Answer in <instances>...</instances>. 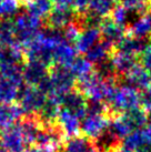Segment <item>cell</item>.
Listing matches in <instances>:
<instances>
[{
	"instance_id": "1",
	"label": "cell",
	"mask_w": 151,
	"mask_h": 152,
	"mask_svg": "<svg viewBox=\"0 0 151 152\" xmlns=\"http://www.w3.org/2000/svg\"><path fill=\"white\" fill-rule=\"evenodd\" d=\"M65 40L63 31L54 28L40 30L38 34L25 47V56L28 60H36L49 67L54 64L56 47Z\"/></svg>"
},
{
	"instance_id": "2",
	"label": "cell",
	"mask_w": 151,
	"mask_h": 152,
	"mask_svg": "<svg viewBox=\"0 0 151 152\" xmlns=\"http://www.w3.org/2000/svg\"><path fill=\"white\" fill-rule=\"evenodd\" d=\"M78 90L86 96L88 100L109 102L117 88L114 80H106L96 71L78 80Z\"/></svg>"
},
{
	"instance_id": "3",
	"label": "cell",
	"mask_w": 151,
	"mask_h": 152,
	"mask_svg": "<svg viewBox=\"0 0 151 152\" xmlns=\"http://www.w3.org/2000/svg\"><path fill=\"white\" fill-rule=\"evenodd\" d=\"M110 110L116 114H122L141 106L139 90L128 85L117 87L109 100Z\"/></svg>"
},
{
	"instance_id": "4",
	"label": "cell",
	"mask_w": 151,
	"mask_h": 152,
	"mask_svg": "<svg viewBox=\"0 0 151 152\" xmlns=\"http://www.w3.org/2000/svg\"><path fill=\"white\" fill-rule=\"evenodd\" d=\"M17 42L26 47L38 34L41 28V19L34 17L29 12L19 13L12 21Z\"/></svg>"
},
{
	"instance_id": "5",
	"label": "cell",
	"mask_w": 151,
	"mask_h": 152,
	"mask_svg": "<svg viewBox=\"0 0 151 152\" xmlns=\"http://www.w3.org/2000/svg\"><path fill=\"white\" fill-rule=\"evenodd\" d=\"M47 98L37 87H22L19 94V106L26 115H34L40 111Z\"/></svg>"
},
{
	"instance_id": "6",
	"label": "cell",
	"mask_w": 151,
	"mask_h": 152,
	"mask_svg": "<svg viewBox=\"0 0 151 152\" xmlns=\"http://www.w3.org/2000/svg\"><path fill=\"white\" fill-rule=\"evenodd\" d=\"M57 97L61 108L73 112L80 120H82L88 114V99L79 90L72 89L71 91Z\"/></svg>"
},
{
	"instance_id": "7",
	"label": "cell",
	"mask_w": 151,
	"mask_h": 152,
	"mask_svg": "<svg viewBox=\"0 0 151 152\" xmlns=\"http://www.w3.org/2000/svg\"><path fill=\"white\" fill-rule=\"evenodd\" d=\"M109 124L110 120L106 114H87L81 121L80 131L89 139L97 140L108 131Z\"/></svg>"
},
{
	"instance_id": "8",
	"label": "cell",
	"mask_w": 151,
	"mask_h": 152,
	"mask_svg": "<svg viewBox=\"0 0 151 152\" xmlns=\"http://www.w3.org/2000/svg\"><path fill=\"white\" fill-rule=\"evenodd\" d=\"M49 79L54 87V96H61L69 92L76 85V77L68 68L55 66L49 72Z\"/></svg>"
},
{
	"instance_id": "9",
	"label": "cell",
	"mask_w": 151,
	"mask_h": 152,
	"mask_svg": "<svg viewBox=\"0 0 151 152\" xmlns=\"http://www.w3.org/2000/svg\"><path fill=\"white\" fill-rule=\"evenodd\" d=\"M0 141L8 152H22L27 145L19 124H13L1 130Z\"/></svg>"
},
{
	"instance_id": "10",
	"label": "cell",
	"mask_w": 151,
	"mask_h": 152,
	"mask_svg": "<svg viewBox=\"0 0 151 152\" xmlns=\"http://www.w3.org/2000/svg\"><path fill=\"white\" fill-rule=\"evenodd\" d=\"M48 76V67L42 62L36 60H28V62L22 66L23 81L30 87H38Z\"/></svg>"
},
{
	"instance_id": "11",
	"label": "cell",
	"mask_w": 151,
	"mask_h": 152,
	"mask_svg": "<svg viewBox=\"0 0 151 152\" xmlns=\"http://www.w3.org/2000/svg\"><path fill=\"white\" fill-rule=\"evenodd\" d=\"M47 19V26L49 28L54 29L63 30L67 26L75 22L76 12L75 10L70 7H61V6H56L55 8L51 10L49 16Z\"/></svg>"
},
{
	"instance_id": "12",
	"label": "cell",
	"mask_w": 151,
	"mask_h": 152,
	"mask_svg": "<svg viewBox=\"0 0 151 152\" xmlns=\"http://www.w3.org/2000/svg\"><path fill=\"white\" fill-rule=\"evenodd\" d=\"M23 61V53L19 43L8 46L0 43V71L15 67H20Z\"/></svg>"
},
{
	"instance_id": "13",
	"label": "cell",
	"mask_w": 151,
	"mask_h": 152,
	"mask_svg": "<svg viewBox=\"0 0 151 152\" xmlns=\"http://www.w3.org/2000/svg\"><path fill=\"white\" fill-rule=\"evenodd\" d=\"M99 30L101 34V40L108 42L112 47L117 46L126 36L125 28L116 23L111 17H106L102 19Z\"/></svg>"
},
{
	"instance_id": "14",
	"label": "cell",
	"mask_w": 151,
	"mask_h": 152,
	"mask_svg": "<svg viewBox=\"0 0 151 152\" xmlns=\"http://www.w3.org/2000/svg\"><path fill=\"white\" fill-rule=\"evenodd\" d=\"M61 106L57 96H49L45 104L37 113V119L42 126H54L57 121Z\"/></svg>"
},
{
	"instance_id": "15",
	"label": "cell",
	"mask_w": 151,
	"mask_h": 152,
	"mask_svg": "<svg viewBox=\"0 0 151 152\" xmlns=\"http://www.w3.org/2000/svg\"><path fill=\"white\" fill-rule=\"evenodd\" d=\"M77 57L78 51L76 47L72 46V43L68 42L67 40H63L56 47L54 51V64L69 69Z\"/></svg>"
},
{
	"instance_id": "16",
	"label": "cell",
	"mask_w": 151,
	"mask_h": 152,
	"mask_svg": "<svg viewBox=\"0 0 151 152\" xmlns=\"http://www.w3.org/2000/svg\"><path fill=\"white\" fill-rule=\"evenodd\" d=\"M80 121L81 120L73 112L65 109V108L60 109L57 122L59 123V128L61 129L65 135L71 137V138L78 135L80 131V127H81Z\"/></svg>"
},
{
	"instance_id": "17",
	"label": "cell",
	"mask_w": 151,
	"mask_h": 152,
	"mask_svg": "<svg viewBox=\"0 0 151 152\" xmlns=\"http://www.w3.org/2000/svg\"><path fill=\"white\" fill-rule=\"evenodd\" d=\"M125 80H126V85L131 86L139 91H143L144 89L149 88L151 85L149 72L143 66H139V64H137L127 73L125 76Z\"/></svg>"
},
{
	"instance_id": "18",
	"label": "cell",
	"mask_w": 151,
	"mask_h": 152,
	"mask_svg": "<svg viewBox=\"0 0 151 152\" xmlns=\"http://www.w3.org/2000/svg\"><path fill=\"white\" fill-rule=\"evenodd\" d=\"M101 40L100 30L97 28H84L81 29L79 37L75 42V47L79 53H86L95 45Z\"/></svg>"
},
{
	"instance_id": "19",
	"label": "cell",
	"mask_w": 151,
	"mask_h": 152,
	"mask_svg": "<svg viewBox=\"0 0 151 152\" xmlns=\"http://www.w3.org/2000/svg\"><path fill=\"white\" fill-rule=\"evenodd\" d=\"M130 36L140 39H148L151 37V13L143 12L138 15V17L129 25Z\"/></svg>"
},
{
	"instance_id": "20",
	"label": "cell",
	"mask_w": 151,
	"mask_h": 152,
	"mask_svg": "<svg viewBox=\"0 0 151 152\" xmlns=\"http://www.w3.org/2000/svg\"><path fill=\"white\" fill-rule=\"evenodd\" d=\"M148 45L149 42L147 41V39H140L129 34V36H125V38L116 47H117V50L121 52H125L127 55L133 56V57H138L142 55Z\"/></svg>"
},
{
	"instance_id": "21",
	"label": "cell",
	"mask_w": 151,
	"mask_h": 152,
	"mask_svg": "<svg viewBox=\"0 0 151 152\" xmlns=\"http://www.w3.org/2000/svg\"><path fill=\"white\" fill-rule=\"evenodd\" d=\"M23 111L19 104L13 103H0V129L4 130L16 124L23 115Z\"/></svg>"
},
{
	"instance_id": "22",
	"label": "cell",
	"mask_w": 151,
	"mask_h": 152,
	"mask_svg": "<svg viewBox=\"0 0 151 152\" xmlns=\"http://www.w3.org/2000/svg\"><path fill=\"white\" fill-rule=\"evenodd\" d=\"M19 126H20L21 132L23 134L27 145H31V144L36 143L38 134L43 127L41 123L39 122L37 117L34 118V115H27V118L23 119L21 124H19Z\"/></svg>"
},
{
	"instance_id": "23",
	"label": "cell",
	"mask_w": 151,
	"mask_h": 152,
	"mask_svg": "<svg viewBox=\"0 0 151 152\" xmlns=\"http://www.w3.org/2000/svg\"><path fill=\"white\" fill-rule=\"evenodd\" d=\"M98 149L92 140L86 135H76L63 145L62 152H97Z\"/></svg>"
},
{
	"instance_id": "24",
	"label": "cell",
	"mask_w": 151,
	"mask_h": 152,
	"mask_svg": "<svg viewBox=\"0 0 151 152\" xmlns=\"http://www.w3.org/2000/svg\"><path fill=\"white\" fill-rule=\"evenodd\" d=\"M110 58H111L113 64L116 67L117 73L122 75V76H126L132 68H134L138 64H137V57L127 55V53L119 50L113 52L112 55L110 56Z\"/></svg>"
},
{
	"instance_id": "25",
	"label": "cell",
	"mask_w": 151,
	"mask_h": 152,
	"mask_svg": "<svg viewBox=\"0 0 151 152\" xmlns=\"http://www.w3.org/2000/svg\"><path fill=\"white\" fill-rule=\"evenodd\" d=\"M113 47L109 45L108 42H106L103 40H100L99 42L95 45V46L89 49L84 55L86 58L91 62V64H100L103 60L108 59L110 57V52L112 50Z\"/></svg>"
},
{
	"instance_id": "26",
	"label": "cell",
	"mask_w": 151,
	"mask_h": 152,
	"mask_svg": "<svg viewBox=\"0 0 151 152\" xmlns=\"http://www.w3.org/2000/svg\"><path fill=\"white\" fill-rule=\"evenodd\" d=\"M122 115L126 119L127 123L129 124L132 131L143 129L148 123V113L141 107L127 111L125 113H122Z\"/></svg>"
},
{
	"instance_id": "27",
	"label": "cell",
	"mask_w": 151,
	"mask_h": 152,
	"mask_svg": "<svg viewBox=\"0 0 151 152\" xmlns=\"http://www.w3.org/2000/svg\"><path fill=\"white\" fill-rule=\"evenodd\" d=\"M52 9V0H29L27 4V12L39 19L48 17Z\"/></svg>"
},
{
	"instance_id": "28",
	"label": "cell",
	"mask_w": 151,
	"mask_h": 152,
	"mask_svg": "<svg viewBox=\"0 0 151 152\" xmlns=\"http://www.w3.org/2000/svg\"><path fill=\"white\" fill-rule=\"evenodd\" d=\"M148 144L149 143H148L147 138H146L142 129L132 131L130 134L127 135L122 141V147H125L126 149L133 152H137L138 150H140Z\"/></svg>"
},
{
	"instance_id": "29",
	"label": "cell",
	"mask_w": 151,
	"mask_h": 152,
	"mask_svg": "<svg viewBox=\"0 0 151 152\" xmlns=\"http://www.w3.org/2000/svg\"><path fill=\"white\" fill-rule=\"evenodd\" d=\"M108 131L111 134L114 135L118 140L125 139L127 135L132 132L131 128L129 127V124L127 123L126 119L123 118L122 114H118L117 117H114V119L110 121Z\"/></svg>"
},
{
	"instance_id": "30",
	"label": "cell",
	"mask_w": 151,
	"mask_h": 152,
	"mask_svg": "<svg viewBox=\"0 0 151 152\" xmlns=\"http://www.w3.org/2000/svg\"><path fill=\"white\" fill-rule=\"evenodd\" d=\"M69 70L79 80V79H82L92 72V64L86 57H77L70 66Z\"/></svg>"
},
{
	"instance_id": "31",
	"label": "cell",
	"mask_w": 151,
	"mask_h": 152,
	"mask_svg": "<svg viewBox=\"0 0 151 152\" xmlns=\"http://www.w3.org/2000/svg\"><path fill=\"white\" fill-rule=\"evenodd\" d=\"M0 43L8 46H13L18 43L13 23L10 19L0 20Z\"/></svg>"
},
{
	"instance_id": "32",
	"label": "cell",
	"mask_w": 151,
	"mask_h": 152,
	"mask_svg": "<svg viewBox=\"0 0 151 152\" xmlns=\"http://www.w3.org/2000/svg\"><path fill=\"white\" fill-rule=\"evenodd\" d=\"M19 7V0H0V20L16 17Z\"/></svg>"
},
{
	"instance_id": "33",
	"label": "cell",
	"mask_w": 151,
	"mask_h": 152,
	"mask_svg": "<svg viewBox=\"0 0 151 152\" xmlns=\"http://www.w3.org/2000/svg\"><path fill=\"white\" fill-rule=\"evenodd\" d=\"M130 12H132V11H130L128 8H126L123 4H119V6H116L112 9V11H111V19L116 23H118L119 26H121V27L125 28V27L129 26V23H130Z\"/></svg>"
},
{
	"instance_id": "34",
	"label": "cell",
	"mask_w": 151,
	"mask_h": 152,
	"mask_svg": "<svg viewBox=\"0 0 151 152\" xmlns=\"http://www.w3.org/2000/svg\"><path fill=\"white\" fill-rule=\"evenodd\" d=\"M96 72L106 80H114L116 76L118 75L116 67H114V64H113L110 57L108 59L103 60L102 62L97 64Z\"/></svg>"
},
{
	"instance_id": "35",
	"label": "cell",
	"mask_w": 151,
	"mask_h": 152,
	"mask_svg": "<svg viewBox=\"0 0 151 152\" xmlns=\"http://www.w3.org/2000/svg\"><path fill=\"white\" fill-rule=\"evenodd\" d=\"M121 1L122 4L132 12H136L138 15L147 12V0H121Z\"/></svg>"
},
{
	"instance_id": "36",
	"label": "cell",
	"mask_w": 151,
	"mask_h": 152,
	"mask_svg": "<svg viewBox=\"0 0 151 152\" xmlns=\"http://www.w3.org/2000/svg\"><path fill=\"white\" fill-rule=\"evenodd\" d=\"M81 27L80 25H78L77 22H72L69 26H67L63 31V37H65V40H67L68 42H76L77 38L79 37L80 32H81Z\"/></svg>"
},
{
	"instance_id": "37",
	"label": "cell",
	"mask_w": 151,
	"mask_h": 152,
	"mask_svg": "<svg viewBox=\"0 0 151 152\" xmlns=\"http://www.w3.org/2000/svg\"><path fill=\"white\" fill-rule=\"evenodd\" d=\"M140 100H141V108L151 115V87L140 92Z\"/></svg>"
},
{
	"instance_id": "38",
	"label": "cell",
	"mask_w": 151,
	"mask_h": 152,
	"mask_svg": "<svg viewBox=\"0 0 151 152\" xmlns=\"http://www.w3.org/2000/svg\"><path fill=\"white\" fill-rule=\"evenodd\" d=\"M107 107L101 101L88 100V114H105Z\"/></svg>"
},
{
	"instance_id": "39",
	"label": "cell",
	"mask_w": 151,
	"mask_h": 152,
	"mask_svg": "<svg viewBox=\"0 0 151 152\" xmlns=\"http://www.w3.org/2000/svg\"><path fill=\"white\" fill-rule=\"evenodd\" d=\"M141 64L146 68V70L149 72L151 79V42L148 45L146 50L143 51V53L141 55Z\"/></svg>"
},
{
	"instance_id": "40",
	"label": "cell",
	"mask_w": 151,
	"mask_h": 152,
	"mask_svg": "<svg viewBox=\"0 0 151 152\" xmlns=\"http://www.w3.org/2000/svg\"><path fill=\"white\" fill-rule=\"evenodd\" d=\"M90 1L91 0H75V7L76 10L79 13L84 15L89 10V6H90Z\"/></svg>"
},
{
	"instance_id": "41",
	"label": "cell",
	"mask_w": 151,
	"mask_h": 152,
	"mask_svg": "<svg viewBox=\"0 0 151 152\" xmlns=\"http://www.w3.org/2000/svg\"><path fill=\"white\" fill-rule=\"evenodd\" d=\"M52 2L56 4V6H61V7H70L75 6V0H52Z\"/></svg>"
},
{
	"instance_id": "42",
	"label": "cell",
	"mask_w": 151,
	"mask_h": 152,
	"mask_svg": "<svg viewBox=\"0 0 151 152\" xmlns=\"http://www.w3.org/2000/svg\"><path fill=\"white\" fill-rule=\"evenodd\" d=\"M142 130H143V132H144L146 138H147L148 143L151 144V120H150V121H148L147 126L143 128Z\"/></svg>"
},
{
	"instance_id": "43",
	"label": "cell",
	"mask_w": 151,
	"mask_h": 152,
	"mask_svg": "<svg viewBox=\"0 0 151 152\" xmlns=\"http://www.w3.org/2000/svg\"><path fill=\"white\" fill-rule=\"evenodd\" d=\"M111 152H133V151H130V150L126 149L125 147H118V148H116L114 150H112Z\"/></svg>"
},
{
	"instance_id": "44",
	"label": "cell",
	"mask_w": 151,
	"mask_h": 152,
	"mask_svg": "<svg viewBox=\"0 0 151 152\" xmlns=\"http://www.w3.org/2000/svg\"><path fill=\"white\" fill-rule=\"evenodd\" d=\"M22 152H42V151L38 148V147H36V148H34V147H32V148H29V149H25Z\"/></svg>"
},
{
	"instance_id": "45",
	"label": "cell",
	"mask_w": 151,
	"mask_h": 152,
	"mask_svg": "<svg viewBox=\"0 0 151 152\" xmlns=\"http://www.w3.org/2000/svg\"><path fill=\"white\" fill-rule=\"evenodd\" d=\"M0 152H8L6 149H4V147L2 145V143H1V141H0Z\"/></svg>"
},
{
	"instance_id": "46",
	"label": "cell",
	"mask_w": 151,
	"mask_h": 152,
	"mask_svg": "<svg viewBox=\"0 0 151 152\" xmlns=\"http://www.w3.org/2000/svg\"><path fill=\"white\" fill-rule=\"evenodd\" d=\"M97 152H105V151H101V150H98Z\"/></svg>"
},
{
	"instance_id": "47",
	"label": "cell",
	"mask_w": 151,
	"mask_h": 152,
	"mask_svg": "<svg viewBox=\"0 0 151 152\" xmlns=\"http://www.w3.org/2000/svg\"><path fill=\"white\" fill-rule=\"evenodd\" d=\"M150 1H151V0H150Z\"/></svg>"
}]
</instances>
